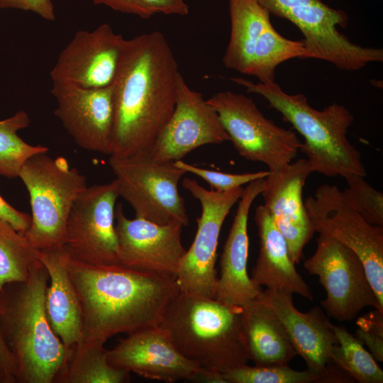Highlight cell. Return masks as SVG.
<instances>
[{"label":"cell","instance_id":"1","mask_svg":"<svg viewBox=\"0 0 383 383\" xmlns=\"http://www.w3.org/2000/svg\"><path fill=\"white\" fill-rule=\"evenodd\" d=\"M177 60L156 30L126 40L112 84L114 121L110 156L148 151L170 118L176 102Z\"/></svg>","mask_w":383,"mask_h":383},{"label":"cell","instance_id":"2","mask_svg":"<svg viewBox=\"0 0 383 383\" xmlns=\"http://www.w3.org/2000/svg\"><path fill=\"white\" fill-rule=\"evenodd\" d=\"M66 262L87 341L105 343L118 333L159 326L166 307L180 292L172 276L121 265H90L74 260L67 251Z\"/></svg>","mask_w":383,"mask_h":383},{"label":"cell","instance_id":"3","mask_svg":"<svg viewBox=\"0 0 383 383\" xmlns=\"http://www.w3.org/2000/svg\"><path fill=\"white\" fill-rule=\"evenodd\" d=\"M49 274L40 261L26 281L0 292V328L16 365V382L54 383L69 355L45 311Z\"/></svg>","mask_w":383,"mask_h":383},{"label":"cell","instance_id":"4","mask_svg":"<svg viewBox=\"0 0 383 383\" xmlns=\"http://www.w3.org/2000/svg\"><path fill=\"white\" fill-rule=\"evenodd\" d=\"M230 79L247 92L262 96L304 138L300 151L306 155L313 172L344 179L350 175L366 176L361 155L347 137L354 116L344 106L333 103L320 111L310 106L304 94H289L275 82L254 83L243 77Z\"/></svg>","mask_w":383,"mask_h":383},{"label":"cell","instance_id":"5","mask_svg":"<svg viewBox=\"0 0 383 383\" xmlns=\"http://www.w3.org/2000/svg\"><path fill=\"white\" fill-rule=\"evenodd\" d=\"M177 350L199 367L225 373L248 361L241 307L179 292L159 324Z\"/></svg>","mask_w":383,"mask_h":383},{"label":"cell","instance_id":"6","mask_svg":"<svg viewBox=\"0 0 383 383\" xmlns=\"http://www.w3.org/2000/svg\"><path fill=\"white\" fill-rule=\"evenodd\" d=\"M18 177L27 189L31 207L30 224L23 235L38 250L64 247L69 214L88 187L85 177L65 157L43 152L30 157Z\"/></svg>","mask_w":383,"mask_h":383},{"label":"cell","instance_id":"7","mask_svg":"<svg viewBox=\"0 0 383 383\" xmlns=\"http://www.w3.org/2000/svg\"><path fill=\"white\" fill-rule=\"evenodd\" d=\"M230 39L223 57L224 66L254 76L263 84L275 82V70L293 58H309L305 44L280 35L269 11L257 0H229Z\"/></svg>","mask_w":383,"mask_h":383},{"label":"cell","instance_id":"8","mask_svg":"<svg viewBox=\"0 0 383 383\" xmlns=\"http://www.w3.org/2000/svg\"><path fill=\"white\" fill-rule=\"evenodd\" d=\"M270 13L285 18L301 32L309 58L326 61L345 71L359 70L383 61V50L350 41L338 26L345 28L348 16L321 0H257Z\"/></svg>","mask_w":383,"mask_h":383},{"label":"cell","instance_id":"9","mask_svg":"<svg viewBox=\"0 0 383 383\" xmlns=\"http://www.w3.org/2000/svg\"><path fill=\"white\" fill-rule=\"evenodd\" d=\"M118 196L133 209L135 217L160 225L187 226L189 217L178 184L186 172L174 162L153 160L148 151L127 157L110 156Z\"/></svg>","mask_w":383,"mask_h":383},{"label":"cell","instance_id":"10","mask_svg":"<svg viewBox=\"0 0 383 383\" xmlns=\"http://www.w3.org/2000/svg\"><path fill=\"white\" fill-rule=\"evenodd\" d=\"M207 101L244 159L263 163L274 172L292 162L300 151L302 142L296 133L265 117L251 98L225 91Z\"/></svg>","mask_w":383,"mask_h":383},{"label":"cell","instance_id":"11","mask_svg":"<svg viewBox=\"0 0 383 383\" xmlns=\"http://www.w3.org/2000/svg\"><path fill=\"white\" fill-rule=\"evenodd\" d=\"M304 202L315 231L336 239L359 257L383 308V226L347 205L335 185L320 186Z\"/></svg>","mask_w":383,"mask_h":383},{"label":"cell","instance_id":"12","mask_svg":"<svg viewBox=\"0 0 383 383\" xmlns=\"http://www.w3.org/2000/svg\"><path fill=\"white\" fill-rule=\"evenodd\" d=\"M201 206L196 219L194 239L180 262L176 279L181 292L215 299L218 282L216 251L223 223L233 205L242 196V187L226 191L209 190L186 177L182 182Z\"/></svg>","mask_w":383,"mask_h":383},{"label":"cell","instance_id":"13","mask_svg":"<svg viewBox=\"0 0 383 383\" xmlns=\"http://www.w3.org/2000/svg\"><path fill=\"white\" fill-rule=\"evenodd\" d=\"M316 244L315 252L304 266L311 274L318 277L326 292L321 306L328 316L345 321L355 318L367 306L383 312L356 254L327 235L319 234Z\"/></svg>","mask_w":383,"mask_h":383},{"label":"cell","instance_id":"14","mask_svg":"<svg viewBox=\"0 0 383 383\" xmlns=\"http://www.w3.org/2000/svg\"><path fill=\"white\" fill-rule=\"evenodd\" d=\"M118 197L113 179L87 187L77 199L66 225L65 248L72 258L90 265H120L114 224Z\"/></svg>","mask_w":383,"mask_h":383},{"label":"cell","instance_id":"15","mask_svg":"<svg viewBox=\"0 0 383 383\" xmlns=\"http://www.w3.org/2000/svg\"><path fill=\"white\" fill-rule=\"evenodd\" d=\"M256 299L268 306L280 320L296 354L304 359L316 382H353L332 361L338 340L332 323L320 307L303 313L294 305L292 294L267 288Z\"/></svg>","mask_w":383,"mask_h":383},{"label":"cell","instance_id":"16","mask_svg":"<svg viewBox=\"0 0 383 383\" xmlns=\"http://www.w3.org/2000/svg\"><path fill=\"white\" fill-rule=\"evenodd\" d=\"M230 140L216 110L179 74L174 111L148 150L161 162H174L201 146Z\"/></svg>","mask_w":383,"mask_h":383},{"label":"cell","instance_id":"17","mask_svg":"<svg viewBox=\"0 0 383 383\" xmlns=\"http://www.w3.org/2000/svg\"><path fill=\"white\" fill-rule=\"evenodd\" d=\"M126 40L108 23L78 30L59 54L50 73L52 82L83 88L111 85Z\"/></svg>","mask_w":383,"mask_h":383},{"label":"cell","instance_id":"18","mask_svg":"<svg viewBox=\"0 0 383 383\" xmlns=\"http://www.w3.org/2000/svg\"><path fill=\"white\" fill-rule=\"evenodd\" d=\"M54 113L80 148L111 155L114 121L112 84L83 88L52 82Z\"/></svg>","mask_w":383,"mask_h":383},{"label":"cell","instance_id":"19","mask_svg":"<svg viewBox=\"0 0 383 383\" xmlns=\"http://www.w3.org/2000/svg\"><path fill=\"white\" fill-rule=\"evenodd\" d=\"M115 218L120 265L176 277L187 250L182 243L183 226L128 218L121 204L115 209Z\"/></svg>","mask_w":383,"mask_h":383},{"label":"cell","instance_id":"20","mask_svg":"<svg viewBox=\"0 0 383 383\" xmlns=\"http://www.w3.org/2000/svg\"><path fill=\"white\" fill-rule=\"evenodd\" d=\"M107 359L116 369L167 383L193 381L201 369L177 350L167 333L159 326L119 339L113 348L107 350Z\"/></svg>","mask_w":383,"mask_h":383},{"label":"cell","instance_id":"21","mask_svg":"<svg viewBox=\"0 0 383 383\" xmlns=\"http://www.w3.org/2000/svg\"><path fill=\"white\" fill-rule=\"evenodd\" d=\"M269 171V170H268ZM312 170L299 159L265 177L261 194L277 228L284 237L292 260L297 264L315 231L303 201V188Z\"/></svg>","mask_w":383,"mask_h":383},{"label":"cell","instance_id":"22","mask_svg":"<svg viewBox=\"0 0 383 383\" xmlns=\"http://www.w3.org/2000/svg\"><path fill=\"white\" fill-rule=\"evenodd\" d=\"M264 179L252 181L244 188L223 245L215 299L228 306L242 307L256 299L262 290L253 283L247 271L248 220L254 200L262 191Z\"/></svg>","mask_w":383,"mask_h":383},{"label":"cell","instance_id":"23","mask_svg":"<svg viewBox=\"0 0 383 383\" xmlns=\"http://www.w3.org/2000/svg\"><path fill=\"white\" fill-rule=\"evenodd\" d=\"M254 220L260 240L259 254L250 279L258 286L299 295L312 301L310 287L297 272L287 241L262 204L255 212Z\"/></svg>","mask_w":383,"mask_h":383},{"label":"cell","instance_id":"24","mask_svg":"<svg viewBox=\"0 0 383 383\" xmlns=\"http://www.w3.org/2000/svg\"><path fill=\"white\" fill-rule=\"evenodd\" d=\"M38 259L49 274L45 292V311L54 333L67 350L82 339V315L79 300L70 277L64 247L38 250Z\"/></svg>","mask_w":383,"mask_h":383},{"label":"cell","instance_id":"25","mask_svg":"<svg viewBox=\"0 0 383 383\" xmlns=\"http://www.w3.org/2000/svg\"><path fill=\"white\" fill-rule=\"evenodd\" d=\"M241 330L255 365H288L297 355L277 315L257 299L241 307Z\"/></svg>","mask_w":383,"mask_h":383},{"label":"cell","instance_id":"26","mask_svg":"<svg viewBox=\"0 0 383 383\" xmlns=\"http://www.w3.org/2000/svg\"><path fill=\"white\" fill-rule=\"evenodd\" d=\"M104 343L82 339L69 351L54 383H126L131 372L111 366Z\"/></svg>","mask_w":383,"mask_h":383},{"label":"cell","instance_id":"27","mask_svg":"<svg viewBox=\"0 0 383 383\" xmlns=\"http://www.w3.org/2000/svg\"><path fill=\"white\" fill-rule=\"evenodd\" d=\"M38 252L23 235L0 218V292L7 284L28 279L40 262Z\"/></svg>","mask_w":383,"mask_h":383},{"label":"cell","instance_id":"28","mask_svg":"<svg viewBox=\"0 0 383 383\" xmlns=\"http://www.w3.org/2000/svg\"><path fill=\"white\" fill-rule=\"evenodd\" d=\"M331 326L338 340L332 351V361L356 382L382 383L383 371L361 341L343 326Z\"/></svg>","mask_w":383,"mask_h":383},{"label":"cell","instance_id":"29","mask_svg":"<svg viewBox=\"0 0 383 383\" xmlns=\"http://www.w3.org/2000/svg\"><path fill=\"white\" fill-rule=\"evenodd\" d=\"M30 124L28 113L23 110L0 120V175L7 178L18 177L23 163L31 156L48 152L45 146L30 145L18 134Z\"/></svg>","mask_w":383,"mask_h":383},{"label":"cell","instance_id":"30","mask_svg":"<svg viewBox=\"0 0 383 383\" xmlns=\"http://www.w3.org/2000/svg\"><path fill=\"white\" fill-rule=\"evenodd\" d=\"M226 383L316 382L308 371H297L288 365L248 366L247 364L223 373Z\"/></svg>","mask_w":383,"mask_h":383},{"label":"cell","instance_id":"31","mask_svg":"<svg viewBox=\"0 0 383 383\" xmlns=\"http://www.w3.org/2000/svg\"><path fill=\"white\" fill-rule=\"evenodd\" d=\"M348 187L340 191L344 201L368 222L383 226V194L371 187L360 175L345 178Z\"/></svg>","mask_w":383,"mask_h":383},{"label":"cell","instance_id":"32","mask_svg":"<svg viewBox=\"0 0 383 383\" xmlns=\"http://www.w3.org/2000/svg\"><path fill=\"white\" fill-rule=\"evenodd\" d=\"M174 165L184 170L186 173L189 172L200 177L210 185L211 190L220 192L242 187L255 179L265 178L269 174L268 170L243 174L226 173L201 168L184 162L182 160L175 161Z\"/></svg>","mask_w":383,"mask_h":383},{"label":"cell","instance_id":"33","mask_svg":"<svg viewBox=\"0 0 383 383\" xmlns=\"http://www.w3.org/2000/svg\"><path fill=\"white\" fill-rule=\"evenodd\" d=\"M355 336L366 345L374 359L383 362V312L377 309L360 317Z\"/></svg>","mask_w":383,"mask_h":383},{"label":"cell","instance_id":"34","mask_svg":"<svg viewBox=\"0 0 383 383\" xmlns=\"http://www.w3.org/2000/svg\"><path fill=\"white\" fill-rule=\"evenodd\" d=\"M0 8L33 12L46 21L55 19V8L51 0H0Z\"/></svg>","mask_w":383,"mask_h":383},{"label":"cell","instance_id":"35","mask_svg":"<svg viewBox=\"0 0 383 383\" xmlns=\"http://www.w3.org/2000/svg\"><path fill=\"white\" fill-rule=\"evenodd\" d=\"M96 5H103L121 13L148 19L153 16L140 0H91Z\"/></svg>","mask_w":383,"mask_h":383},{"label":"cell","instance_id":"36","mask_svg":"<svg viewBox=\"0 0 383 383\" xmlns=\"http://www.w3.org/2000/svg\"><path fill=\"white\" fill-rule=\"evenodd\" d=\"M0 218L24 235L30 224V216L13 207L0 195Z\"/></svg>","mask_w":383,"mask_h":383},{"label":"cell","instance_id":"37","mask_svg":"<svg viewBox=\"0 0 383 383\" xmlns=\"http://www.w3.org/2000/svg\"><path fill=\"white\" fill-rule=\"evenodd\" d=\"M143 5L152 14L186 16L189 6L184 0H140Z\"/></svg>","mask_w":383,"mask_h":383},{"label":"cell","instance_id":"38","mask_svg":"<svg viewBox=\"0 0 383 383\" xmlns=\"http://www.w3.org/2000/svg\"><path fill=\"white\" fill-rule=\"evenodd\" d=\"M16 382V365L0 328V383Z\"/></svg>","mask_w":383,"mask_h":383}]
</instances>
